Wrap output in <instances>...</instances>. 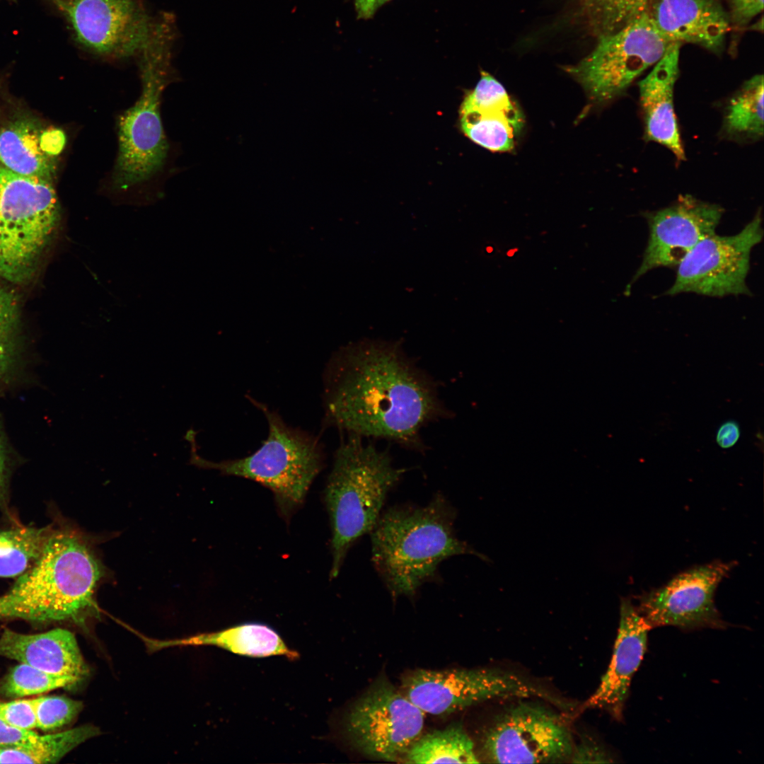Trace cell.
I'll return each instance as SVG.
<instances>
[{"instance_id":"obj_1","label":"cell","mask_w":764,"mask_h":764,"mask_svg":"<svg viewBox=\"0 0 764 764\" xmlns=\"http://www.w3.org/2000/svg\"><path fill=\"white\" fill-rule=\"evenodd\" d=\"M323 425L423 451L421 431L451 413L400 342L365 339L337 351L323 374Z\"/></svg>"},{"instance_id":"obj_2","label":"cell","mask_w":764,"mask_h":764,"mask_svg":"<svg viewBox=\"0 0 764 764\" xmlns=\"http://www.w3.org/2000/svg\"><path fill=\"white\" fill-rule=\"evenodd\" d=\"M455 518L454 509L440 494L425 507L395 506L380 516L371 531L372 561L394 598L414 596L452 556L473 555L490 561L456 537Z\"/></svg>"},{"instance_id":"obj_3","label":"cell","mask_w":764,"mask_h":764,"mask_svg":"<svg viewBox=\"0 0 764 764\" xmlns=\"http://www.w3.org/2000/svg\"><path fill=\"white\" fill-rule=\"evenodd\" d=\"M103 574L86 538L69 529L52 531L37 562L0 596V620L80 619L93 607Z\"/></svg>"},{"instance_id":"obj_4","label":"cell","mask_w":764,"mask_h":764,"mask_svg":"<svg viewBox=\"0 0 764 764\" xmlns=\"http://www.w3.org/2000/svg\"><path fill=\"white\" fill-rule=\"evenodd\" d=\"M175 31L173 16L163 13L156 16L138 54L141 92L119 118L118 153L110 179L115 193L125 195L139 190L164 167L169 147L160 110L163 93L174 76L172 52Z\"/></svg>"},{"instance_id":"obj_5","label":"cell","mask_w":764,"mask_h":764,"mask_svg":"<svg viewBox=\"0 0 764 764\" xmlns=\"http://www.w3.org/2000/svg\"><path fill=\"white\" fill-rule=\"evenodd\" d=\"M363 439L347 434L341 440L324 491L332 528V579L352 544L372 531L388 493L406 472L394 466L387 451Z\"/></svg>"},{"instance_id":"obj_6","label":"cell","mask_w":764,"mask_h":764,"mask_svg":"<svg viewBox=\"0 0 764 764\" xmlns=\"http://www.w3.org/2000/svg\"><path fill=\"white\" fill-rule=\"evenodd\" d=\"M248 400L259 408L268 424V435L253 453L237 459L213 462L197 453L195 436H190L191 463L214 469L222 475L257 482L270 489L284 515H288L304 499L315 478L322 470L325 452L318 438L288 425L279 413L266 405Z\"/></svg>"},{"instance_id":"obj_7","label":"cell","mask_w":764,"mask_h":764,"mask_svg":"<svg viewBox=\"0 0 764 764\" xmlns=\"http://www.w3.org/2000/svg\"><path fill=\"white\" fill-rule=\"evenodd\" d=\"M402 693L424 714H448L494 698H539L562 708L568 702L514 673L497 668L418 669L402 679Z\"/></svg>"},{"instance_id":"obj_8","label":"cell","mask_w":764,"mask_h":764,"mask_svg":"<svg viewBox=\"0 0 764 764\" xmlns=\"http://www.w3.org/2000/svg\"><path fill=\"white\" fill-rule=\"evenodd\" d=\"M671 44L657 30L647 11L621 28L599 35L594 49L567 71L582 85L592 101L606 103L622 94L654 66Z\"/></svg>"},{"instance_id":"obj_9","label":"cell","mask_w":764,"mask_h":764,"mask_svg":"<svg viewBox=\"0 0 764 764\" xmlns=\"http://www.w3.org/2000/svg\"><path fill=\"white\" fill-rule=\"evenodd\" d=\"M424 713L385 678L351 706L343 722L351 744L374 759L404 761L422 734Z\"/></svg>"},{"instance_id":"obj_10","label":"cell","mask_w":764,"mask_h":764,"mask_svg":"<svg viewBox=\"0 0 764 764\" xmlns=\"http://www.w3.org/2000/svg\"><path fill=\"white\" fill-rule=\"evenodd\" d=\"M763 238L760 209L739 233L705 237L678 265L674 283L666 294L751 295L746 284L751 253Z\"/></svg>"},{"instance_id":"obj_11","label":"cell","mask_w":764,"mask_h":764,"mask_svg":"<svg viewBox=\"0 0 764 764\" xmlns=\"http://www.w3.org/2000/svg\"><path fill=\"white\" fill-rule=\"evenodd\" d=\"M487 760L496 763H553L570 759L572 736L561 716L531 702L507 708L482 737Z\"/></svg>"},{"instance_id":"obj_12","label":"cell","mask_w":764,"mask_h":764,"mask_svg":"<svg viewBox=\"0 0 764 764\" xmlns=\"http://www.w3.org/2000/svg\"><path fill=\"white\" fill-rule=\"evenodd\" d=\"M69 23L86 52L107 59L138 55L154 17L143 0H45Z\"/></svg>"},{"instance_id":"obj_13","label":"cell","mask_w":764,"mask_h":764,"mask_svg":"<svg viewBox=\"0 0 764 764\" xmlns=\"http://www.w3.org/2000/svg\"><path fill=\"white\" fill-rule=\"evenodd\" d=\"M735 562L714 560L682 572L667 583L638 596L636 608L651 629L673 626L683 630L723 629L716 607L719 584Z\"/></svg>"},{"instance_id":"obj_14","label":"cell","mask_w":764,"mask_h":764,"mask_svg":"<svg viewBox=\"0 0 764 764\" xmlns=\"http://www.w3.org/2000/svg\"><path fill=\"white\" fill-rule=\"evenodd\" d=\"M59 217L53 182L21 175L0 166V222L33 272Z\"/></svg>"},{"instance_id":"obj_15","label":"cell","mask_w":764,"mask_h":764,"mask_svg":"<svg viewBox=\"0 0 764 764\" xmlns=\"http://www.w3.org/2000/svg\"><path fill=\"white\" fill-rule=\"evenodd\" d=\"M724 209L690 195L657 211L646 214L649 238L642 261L629 287L649 270L677 267L701 240L715 233Z\"/></svg>"},{"instance_id":"obj_16","label":"cell","mask_w":764,"mask_h":764,"mask_svg":"<svg viewBox=\"0 0 764 764\" xmlns=\"http://www.w3.org/2000/svg\"><path fill=\"white\" fill-rule=\"evenodd\" d=\"M461 128L475 144L492 151H509L524 124L522 112L494 76L482 71L460 108Z\"/></svg>"},{"instance_id":"obj_17","label":"cell","mask_w":764,"mask_h":764,"mask_svg":"<svg viewBox=\"0 0 764 764\" xmlns=\"http://www.w3.org/2000/svg\"><path fill=\"white\" fill-rule=\"evenodd\" d=\"M651 627L628 598L620 605V621L612 657L596 691L584 709L606 711L621 721L632 679L644 658Z\"/></svg>"},{"instance_id":"obj_18","label":"cell","mask_w":764,"mask_h":764,"mask_svg":"<svg viewBox=\"0 0 764 764\" xmlns=\"http://www.w3.org/2000/svg\"><path fill=\"white\" fill-rule=\"evenodd\" d=\"M649 13L669 42L691 43L720 53L731 24L718 0H654Z\"/></svg>"},{"instance_id":"obj_19","label":"cell","mask_w":764,"mask_h":764,"mask_svg":"<svg viewBox=\"0 0 764 764\" xmlns=\"http://www.w3.org/2000/svg\"><path fill=\"white\" fill-rule=\"evenodd\" d=\"M681 46L680 43H672L652 71L638 83L645 139L665 146L678 161L685 158L673 105Z\"/></svg>"},{"instance_id":"obj_20","label":"cell","mask_w":764,"mask_h":764,"mask_svg":"<svg viewBox=\"0 0 764 764\" xmlns=\"http://www.w3.org/2000/svg\"><path fill=\"white\" fill-rule=\"evenodd\" d=\"M64 132L18 119L0 128V166L15 173L53 182Z\"/></svg>"},{"instance_id":"obj_21","label":"cell","mask_w":764,"mask_h":764,"mask_svg":"<svg viewBox=\"0 0 764 764\" xmlns=\"http://www.w3.org/2000/svg\"><path fill=\"white\" fill-rule=\"evenodd\" d=\"M0 656L80 681L89 673L74 635L62 628L36 634L5 628L0 635Z\"/></svg>"},{"instance_id":"obj_22","label":"cell","mask_w":764,"mask_h":764,"mask_svg":"<svg viewBox=\"0 0 764 764\" xmlns=\"http://www.w3.org/2000/svg\"><path fill=\"white\" fill-rule=\"evenodd\" d=\"M150 642L152 649L210 645L248 657L283 656L290 661L299 658V654L289 648L274 629L255 622L241 623L221 630L197 634L180 639Z\"/></svg>"},{"instance_id":"obj_23","label":"cell","mask_w":764,"mask_h":764,"mask_svg":"<svg viewBox=\"0 0 764 764\" xmlns=\"http://www.w3.org/2000/svg\"><path fill=\"white\" fill-rule=\"evenodd\" d=\"M407 763H478L474 743L463 727L452 724L445 729L421 735L407 751Z\"/></svg>"},{"instance_id":"obj_24","label":"cell","mask_w":764,"mask_h":764,"mask_svg":"<svg viewBox=\"0 0 764 764\" xmlns=\"http://www.w3.org/2000/svg\"><path fill=\"white\" fill-rule=\"evenodd\" d=\"M99 733L97 727L83 725L55 734H39L23 744L0 746V763H54Z\"/></svg>"},{"instance_id":"obj_25","label":"cell","mask_w":764,"mask_h":764,"mask_svg":"<svg viewBox=\"0 0 764 764\" xmlns=\"http://www.w3.org/2000/svg\"><path fill=\"white\" fill-rule=\"evenodd\" d=\"M763 76L756 74L731 98L723 124L729 136L746 139L763 137Z\"/></svg>"},{"instance_id":"obj_26","label":"cell","mask_w":764,"mask_h":764,"mask_svg":"<svg viewBox=\"0 0 764 764\" xmlns=\"http://www.w3.org/2000/svg\"><path fill=\"white\" fill-rule=\"evenodd\" d=\"M52 530L16 527L0 531V577H18L41 556Z\"/></svg>"},{"instance_id":"obj_27","label":"cell","mask_w":764,"mask_h":764,"mask_svg":"<svg viewBox=\"0 0 764 764\" xmlns=\"http://www.w3.org/2000/svg\"><path fill=\"white\" fill-rule=\"evenodd\" d=\"M598 35L613 33L649 11L652 0H581Z\"/></svg>"},{"instance_id":"obj_28","label":"cell","mask_w":764,"mask_h":764,"mask_svg":"<svg viewBox=\"0 0 764 764\" xmlns=\"http://www.w3.org/2000/svg\"><path fill=\"white\" fill-rule=\"evenodd\" d=\"M80 682L73 677L52 674L19 663L6 676L1 689L5 695L16 698L74 686Z\"/></svg>"},{"instance_id":"obj_29","label":"cell","mask_w":764,"mask_h":764,"mask_svg":"<svg viewBox=\"0 0 764 764\" xmlns=\"http://www.w3.org/2000/svg\"><path fill=\"white\" fill-rule=\"evenodd\" d=\"M18 319L16 295L0 288V379L9 376L16 365Z\"/></svg>"},{"instance_id":"obj_30","label":"cell","mask_w":764,"mask_h":764,"mask_svg":"<svg viewBox=\"0 0 764 764\" xmlns=\"http://www.w3.org/2000/svg\"><path fill=\"white\" fill-rule=\"evenodd\" d=\"M37 728L43 731L59 729L70 723L80 712L79 701L57 695L33 698Z\"/></svg>"},{"instance_id":"obj_31","label":"cell","mask_w":764,"mask_h":764,"mask_svg":"<svg viewBox=\"0 0 764 764\" xmlns=\"http://www.w3.org/2000/svg\"><path fill=\"white\" fill-rule=\"evenodd\" d=\"M33 273L0 222V277L13 283H23Z\"/></svg>"},{"instance_id":"obj_32","label":"cell","mask_w":764,"mask_h":764,"mask_svg":"<svg viewBox=\"0 0 764 764\" xmlns=\"http://www.w3.org/2000/svg\"><path fill=\"white\" fill-rule=\"evenodd\" d=\"M0 719L23 729L33 730L37 728L33 698L0 702Z\"/></svg>"},{"instance_id":"obj_33","label":"cell","mask_w":764,"mask_h":764,"mask_svg":"<svg viewBox=\"0 0 764 764\" xmlns=\"http://www.w3.org/2000/svg\"><path fill=\"white\" fill-rule=\"evenodd\" d=\"M731 26L747 25L763 10V0H728Z\"/></svg>"},{"instance_id":"obj_34","label":"cell","mask_w":764,"mask_h":764,"mask_svg":"<svg viewBox=\"0 0 764 764\" xmlns=\"http://www.w3.org/2000/svg\"><path fill=\"white\" fill-rule=\"evenodd\" d=\"M572 763H610L612 757L599 743L587 738L574 745L571 756Z\"/></svg>"},{"instance_id":"obj_35","label":"cell","mask_w":764,"mask_h":764,"mask_svg":"<svg viewBox=\"0 0 764 764\" xmlns=\"http://www.w3.org/2000/svg\"><path fill=\"white\" fill-rule=\"evenodd\" d=\"M39 734L33 730L13 727L0 719V746H13L28 743Z\"/></svg>"},{"instance_id":"obj_36","label":"cell","mask_w":764,"mask_h":764,"mask_svg":"<svg viewBox=\"0 0 764 764\" xmlns=\"http://www.w3.org/2000/svg\"><path fill=\"white\" fill-rule=\"evenodd\" d=\"M0 509L8 511V457L6 442L0 430Z\"/></svg>"},{"instance_id":"obj_37","label":"cell","mask_w":764,"mask_h":764,"mask_svg":"<svg viewBox=\"0 0 764 764\" xmlns=\"http://www.w3.org/2000/svg\"><path fill=\"white\" fill-rule=\"evenodd\" d=\"M740 435L741 432L738 423L733 420H729L723 423L718 429L716 434V441L722 448H729L736 444Z\"/></svg>"},{"instance_id":"obj_38","label":"cell","mask_w":764,"mask_h":764,"mask_svg":"<svg viewBox=\"0 0 764 764\" xmlns=\"http://www.w3.org/2000/svg\"><path fill=\"white\" fill-rule=\"evenodd\" d=\"M390 0H354L357 17L361 19L371 18L376 11Z\"/></svg>"},{"instance_id":"obj_39","label":"cell","mask_w":764,"mask_h":764,"mask_svg":"<svg viewBox=\"0 0 764 764\" xmlns=\"http://www.w3.org/2000/svg\"><path fill=\"white\" fill-rule=\"evenodd\" d=\"M12 1V0H11Z\"/></svg>"}]
</instances>
